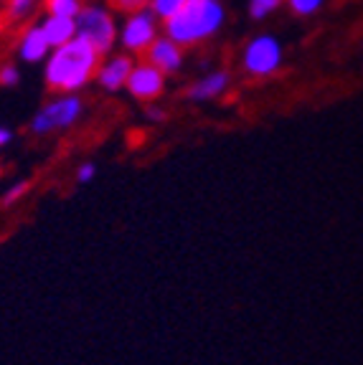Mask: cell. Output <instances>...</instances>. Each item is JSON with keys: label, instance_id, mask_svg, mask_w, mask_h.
Returning a JSON list of instances; mask_svg holds the SVG:
<instances>
[{"label": "cell", "instance_id": "obj_1", "mask_svg": "<svg viewBox=\"0 0 363 365\" xmlns=\"http://www.w3.org/2000/svg\"><path fill=\"white\" fill-rule=\"evenodd\" d=\"M102 53L89 41L74 36L61 46H54L44 58V84L51 94H79L94 81Z\"/></svg>", "mask_w": 363, "mask_h": 365}, {"label": "cell", "instance_id": "obj_2", "mask_svg": "<svg viewBox=\"0 0 363 365\" xmlns=\"http://www.w3.org/2000/svg\"><path fill=\"white\" fill-rule=\"evenodd\" d=\"M165 23V36L181 43L183 48L199 46L214 38L227 23L224 0H186L183 8Z\"/></svg>", "mask_w": 363, "mask_h": 365}, {"label": "cell", "instance_id": "obj_3", "mask_svg": "<svg viewBox=\"0 0 363 365\" xmlns=\"http://www.w3.org/2000/svg\"><path fill=\"white\" fill-rule=\"evenodd\" d=\"M84 99L79 94H54L44 107L34 112L29 122V132L34 137H49L56 132H66L84 117Z\"/></svg>", "mask_w": 363, "mask_h": 365}, {"label": "cell", "instance_id": "obj_4", "mask_svg": "<svg viewBox=\"0 0 363 365\" xmlns=\"http://www.w3.org/2000/svg\"><path fill=\"white\" fill-rule=\"evenodd\" d=\"M76 36L89 41L102 56L112 53L119 36V26L114 21L112 8L107 3H84V8L76 16Z\"/></svg>", "mask_w": 363, "mask_h": 365}, {"label": "cell", "instance_id": "obj_5", "mask_svg": "<svg viewBox=\"0 0 363 365\" xmlns=\"http://www.w3.org/2000/svg\"><path fill=\"white\" fill-rule=\"evenodd\" d=\"M282 61L284 48L277 36L272 34H259L249 38L242 48V56H239V66L252 79H267V76L277 74L282 68Z\"/></svg>", "mask_w": 363, "mask_h": 365}, {"label": "cell", "instance_id": "obj_6", "mask_svg": "<svg viewBox=\"0 0 363 365\" xmlns=\"http://www.w3.org/2000/svg\"><path fill=\"white\" fill-rule=\"evenodd\" d=\"M160 36V21L150 8L127 13L122 29L117 36V46H122V51L132 53V56H142L148 51V46Z\"/></svg>", "mask_w": 363, "mask_h": 365}, {"label": "cell", "instance_id": "obj_7", "mask_svg": "<svg viewBox=\"0 0 363 365\" xmlns=\"http://www.w3.org/2000/svg\"><path fill=\"white\" fill-rule=\"evenodd\" d=\"M165 81H168V76H165L160 68H155L153 63H148L142 58V61L132 63V71H130V76H127L125 89L130 91V97H135L137 102L150 104L165 91Z\"/></svg>", "mask_w": 363, "mask_h": 365}, {"label": "cell", "instance_id": "obj_8", "mask_svg": "<svg viewBox=\"0 0 363 365\" xmlns=\"http://www.w3.org/2000/svg\"><path fill=\"white\" fill-rule=\"evenodd\" d=\"M49 51H51V46L46 41L39 21H29L26 26L16 29V38H13V56H16V61L36 66V63H44Z\"/></svg>", "mask_w": 363, "mask_h": 365}, {"label": "cell", "instance_id": "obj_9", "mask_svg": "<svg viewBox=\"0 0 363 365\" xmlns=\"http://www.w3.org/2000/svg\"><path fill=\"white\" fill-rule=\"evenodd\" d=\"M132 63H135V56L127 53V51L107 53V56H102L99 66H96L94 81L99 84V89L109 91V94L125 89L127 76H130V71H132Z\"/></svg>", "mask_w": 363, "mask_h": 365}, {"label": "cell", "instance_id": "obj_10", "mask_svg": "<svg viewBox=\"0 0 363 365\" xmlns=\"http://www.w3.org/2000/svg\"><path fill=\"white\" fill-rule=\"evenodd\" d=\"M183 51H186V48H183L181 43H176L173 38L158 36V38L148 46V51L142 53V58L148 63H153L155 68H160L165 76H171V74H178L183 68V63H186V53Z\"/></svg>", "mask_w": 363, "mask_h": 365}, {"label": "cell", "instance_id": "obj_11", "mask_svg": "<svg viewBox=\"0 0 363 365\" xmlns=\"http://www.w3.org/2000/svg\"><path fill=\"white\" fill-rule=\"evenodd\" d=\"M229 86H232V71L216 68V71H209V74L193 81L191 89H188V99L191 102H214L222 94H227Z\"/></svg>", "mask_w": 363, "mask_h": 365}, {"label": "cell", "instance_id": "obj_12", "mask_svg": "<svg viewBox=\"0 0 363 365\" xmlns=\"http://www.w3.org/2000/svg\"><path fill=\"white\" fill-rule=\"evenodd\" d=\"M44 6V0H6L3 8H0V26L6 29H21L31 21L39 8Z\"/></svg>", "mask_w": 363, "mask_h": 365}, {"label": "cell", "instance_id": "obj_13", "mask_svg": "<svg viewBox=\"0 0 363 365\" xmlns=\"http://www.w3.org/2000/svg\"><path fill=\"white\" fill-rule=\"evenodd\" d=\"M41 31H44L49 46H61L76 36V18H59V16H44L41 18Z\"/></svg>", "mask_w": 363, "mask_h": 365}, {"label": "cell", "instance_id": "obj_14", "mask_svg": "<svg viewBox=\"0 0 363 365\" xmlns=\"http://www.w3.org/2000/svg\"><path fill=\"white\" fill-rule=\"evenodd\" d=\"M81 8H84V0H44L46 16L76 18Z\"/></svg>", "mask_w": 363, "mask_h": 365}, {"label": "cell", "instance_id": "obj_15", "mask_svg": "<svg viewBox=\"0 0 363 365\" xmlns=\"http://www.w3.org/2000/svg\"><path fill=\"white\" fill-rule=\"evenodd\" d=\"M21 84V66L13 58L0 61V89H16Z\"/></svg>", "mask_w": 363, "mask_h": 365}, {"label": "cell", "instance_id": "obj_16", "mask_svg": "<svg viewBox=\"0 0 363 365\" xmlns=\"http://www.w3.org/2000/svg\"><path fill=\"white\" fill-rule=\"evenodd\" d=\"M31 188H34V182H31V180H18V182H13L11 188H8L6 193H3V198H0V205H3V208H11V205L21 203V200L31 193Z\"/></svg>", "mask_w": 363, "mask_h": 365}, {"label": "cell", "instance_id": "obj_17", "mask_svg": "<svg viewBox=\"0 0 363 365\" xmlns=\"http://www.w3.org/2000/svg\"><path fill=\"white\" fill-rule=\"evenodd\" d=\"M284 6V0H249V16L254 21H264Z\"/></svg>", "mask_w": 363, "mask_h": 365}, {"label": "cell", "instance_id": "obj_18", "mask_svg": "<svg viewBox=\"0 0 363 365\" xmlns=\"http://www.w3.org/2000/svg\"><path fill=\"white\" fill-rule=\"evenodd\" d=\"M183 3H186V0H150L148 8L158 16V21L163 23L171 16H176V13L183 8Z\"/></svg>", "mask_w": 363, "mask_h": 365}, {"label": "cell", "instance_id": "obj_19", "mask_svg": "<svg viewBox=\"0 0 363 365\" xmlns=\"http://www.w3.org/2000/svg\"><path fill=\"white\" fill-rule=\"evenodd\" d=\"M284 3H287L289 11L300 18H312L315 13L323 11L325 6V0H284Z\"/></svg>", "mask_w": 363, "mask_h": 365}, {"label": "cell", "instance_id": "obj_20", "mask_svg": "<svg viewBox=\"0 0 363 365\" xmlns=\"http://www.w3.org/2000/svg\"><path fill=\"white\" fill-rule=\"evenodd\" d=\"M109 8L117 13H135V11H142V8H148L150 0H107Z\"/></svg>", "mask_w": 363, "mask_h": 365}, {"label": "cell", "instance_id": "obj_21", "mask_svg": "<svg viewBox=\"0 0 363 365\" xmlns=\"http://www.w3.org/2000/svg\"><path fill=\"white\" fill-rule=\"evenodd\" d=\"M94 178H96V165L94 163H89V160L76 168V182H79V185H89Z\"/></svg>", "mask_w": 363, "mask_h": 365}, {"label": "cell", "instance_id": "obj_22", "mask_svg": "<svg viewBox=\"0 0 363 365\" xmlns=\"http://www.w3.org/2000/svg\"><path fill=\"white\" fill-rule=\"evenodd\" d=\"M145 117H148L153 125H160V122H165V117H168V114H165L163 109H158V107H153V104H150V107L145 109Z\"/></svg>", "mask_w": 363, "mask_h": 365}, {"label": "cell", "instance_id": "obj_23", "mask_svg": "<svg viewBox=\"0 0 363 365\" xmlns=\"http://www.w3.org/2000/svg\"><path fill=\"white\" fill-rule=\"evenodd\" d=\"M13 137H16V135H13L11 127H8V125H0V150L8 148V145L13 143Z\"/></svg>", "mask_w": 363, "mask_h": 365}]
</instances>
